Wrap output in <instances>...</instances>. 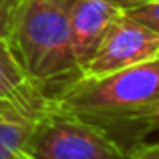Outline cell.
I'll return each instance as SVG.
<instances>
[{"label": "cell", "instance_id": "cell-5", "mask_svg": "<svg viewBox=\"0 0 159 159\" xmlns=\"http://www.w3.org/2000/svg\"><path fill=\"white\" fill-rule=\"evenodd\" d=\"M51 103L52 91L32 79L0 99V159H26V141Z\"/></svg>", "mask_w": 159, "mask_h": 159}, {"label": "cell", "instance_id": "cell-8", "mask_svg": "<svg viewBox=\"0 0 159 159\" xmlns=\"http://www.w3.org/2000/svg\"><path fill=\"white\" fill-rule=\"evenodd\" d=\"M125 14L135 18L137 22L149 26L159 34V0H149V2L139 4L135 8H129V10H125Z\"/></svg>", "mask_w": 159, "mask_h": 159}, {"label": "cell", "instance_id": "cell-6", "mask_svg": "<svg viewBox=\"0 0 159 159\" xmlns=\"http://www.w3.org/2000/svg\"><path fill=\"white\" fill-rule=\"evenodd\" d=\"M121 12L123 10L111 0H75L69 28L73 57L81 73L95 57L105 32Z\"/></svg>", "mask_w": 159, "mask_h": 159}, {"label": "cell", "instance_id": "cell-11", "mask_svg": "<svg viewBox=\"0 0 159 159\" xmlns=\"http://www.w3.org/2000/svg\"><path fill=\"white\" fill-rule=\"evenodd\" d=\"M149 135H159V107L151 115L145 119V123L141 125V131H139V143H143Z\"/></svg>", "mask_w": 159, "mask_h": 159}, {"label": "cell", "instance_id": "cell-1", "mask_svg": "<svg viewBox=\"0 0 159 159\" xmlns=\"http://www.w3.org/2000/svg\"><path fill=\"white\" fill-rule=\"evenodd\" d=\"M57 105L105 129L125 135V149L139 143V131L159 107V57L117 73L79 75L52 93Z\"/></svg>", "mask_w": 159, "mask_h": 159}, {"label": "cell", "instance_id": "cell-10", "mask_svg": "<svg viewBox=\"0 0 159 159\" xmlns=\"http://www.w3.org/2000/svg\"><path fill=\"white\" fill-rule=\"evenodd\" d=\"M127 159H159V141L155 143H137L127 151Z\"/></svg>", "mask_w": 159, "mask_h": 159}, {"label": "cell", "instance_id": "cell-4", "mask_svg": "<svg viewBox=\"0 0 159 159\" xmlns=\"http://www.w3.org/2000/svg\"><path fill=\"white\" fill-rule=\"evenodd\" d=\"M159 57V34L149 26L125 14V10L109 26L95 57L81 75L101 77L149 62Z\"/></svg>", "mask_w": 159, "mask_h": 159}, {"label": "cell", "instance_id": "cell-7", "mask_svg": "<svg viewBox=\"0 0 159 159\" xmlns=\"http://www.w3.org/2000/svg\"><path fill=\"white\" fill-rule=\"evenodd\" d=\"M28 81V75L16 61L8 40H0V99L14 93Z\"/></svg>", "mask_w": 159, "mask_h": 159}, {"label": "cell", "instance_id": "cell-3", "mask_svg": "<svg viewBox=\"0 0 159 159\" xmlns=\"http://www.w3.org/2000/svg\"><path fill=\"white\" fill-rule=\"evenodd\" d=\"M26 159H127V149L105 129L52 103L24 147Z\"/></svg>", "mask_w": 159, "mask_h": 159}, {"label": "cell", "instance_id": "cell-2", "mask_svg": "<svg viewBox=\"0 0 159 159\" xmlns=\"http://www.w3.org/2000/svg\"><path fill=\"white\" fill-rule=\"evenodd\" d=\"M75 0H20L8 36L16 61L28 79L66 85L81 75L70 48V10Z\"/></svg>", "mask_w": 159, "mask_h": 159}, {"label": "cell", "instance_id": "cell-12", "mask_svg": "<svg viewBox=\"0 0 159 159\" xmlns=\"http://www.w3.org/2000/svg\"><path fill=\"white\" fill-rule=\"evenodd\" d=\"M111 2L117 4L121 10H129V8H135V6H139V4L149 2V0H111Z\"/></svg>", "mask_w": 159, "mask_h": 159}, {"label": "cell", "instance_id": "cell-9", "mask_svg": "<svg viewBox=\"0 0 159 159\" xmlns=\"http://www.w3.org/2000/svg\"><path fill=\"white\" fill-rule=\"evenodd\" d=\"M20 0H0V40H8Z\"/></svg>", "mask_w": 159, "mask_h": 159}]
</instances>
